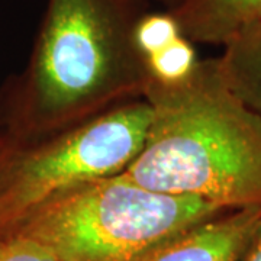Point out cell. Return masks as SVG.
<instances>
[{
  "instance_id": "obj_1",
  "label": "cell",
  "mask_w": 261,
  "mask_h": 261,
  "mask_svg": "<svg viewBox=\"0 0 261 261\" xmlns=\"http://www.w3.org/2000/svg\"><path fill=\"white\" fill-rule=\"evenodd\" d=\"M142 99L151 119L125 177L224 209L261 205V119L226 86L216 58L177 82L149 79Z\"/></svg>"
},
{
  "instance_id": "obj_2",
  "label": "cell",
  "mask_w": 261,
  "mask_h": 261,
  "mask_svg": "<svg viewBox=\"0 0 261 261\" xmlns=\"http://www.w3.org/2000/svg\"><path fill=\"white\" fill-rule=\"evenodd\" d=\"M122 0H48L28 68L2 103L5 130L68 129L142 99L149 80Z\"/></svg>"
},
{
  "instance_id": "obj_3",
  "label": "cell",
  "mask_w": 261,
  "mask_h": 261,
  "mask_svg": "<svg viewBox=\"0 0 261 261\" xmlns=\"http://www.w3.org/2000/svg\"><path fill=\"white\" fill-rule=\"evenodd\" d=\"M225 211L203 199L152 192L119 173L58 192L22 215L2 238H27L57 261H137Z\"/></svg>"
},
{
  "instance_id": "obj_4",
  "label": "cell",
  "mask_w": 261,
  "mask_h": 261,
  "mask_svg": "<svg viewBox=\"0 0 261 261\" xmlns=\"http://www.w3.org/2000/svg\"><path fill=\"white\" fill-rule=\"evenodd\" d=\"M151 119L144 99L51 134L0 132V235L67 187L122 173L138 154Z\"/></svg>"
},
{
  "instance_id": "obj_5",
  "label": "cell",
  "mask_w": 261,
  "mask_h": 261,
  "mask_svg": "<svg viewBox=\"0 0 261 261\" xmlns=\"http://www.w3.org/2000/svg\"><path fill=\"white\" fill-rule=\"evenodd\" d=\"M261 228V205L229 209L187 228L137 261H244Z\"/></svg>"
},
{
  "instance_id": "obj_6",
  "label": "cell",
  "mask_w": 261,
  "mask_h": 261,
  "mask_svg": "<svg viewBox=\"0 0 261 261\" xmlns=\"http://www.w3.org/2000/svg\"><path fill=\"white\" fill-rule=\"evenodd\" d=\"M192 44L224 45L261 20V0H181L167 10Z\"/></svg>"
},
{
  "instance_id": "obj_7",
  "label": "cell",
  "mask_w": 261,
  "mask_h": 261,
  "mask_svg": "<svg viewBox=\"0 0 261 261\" xmlns=\"http://www.w3.org/2000/svg\"><path fill=\"white\" fill-rule=\"evenodd\" d=\"M216 58L226 86L261 119V20L235 34Z\"/></svg>"
},
{
  "instance_id": "obj_8",
  "label": "cell",
  "mask_w": 261,
  "mask_h": 261,
  "mask_svg": "<svg viewBox=\"0 0 261 261\" xmlns=\"http://www.w3.org/2000/svg\"><path fill=\"white\" fill-rule=\"evenodd\" d=\"M199 58L193 44L180 35L154 54L144 58L151 80L160 83H171L181 80L193 71Z\"/></svg>"
},
{
  "instance_id": "obj_9",
  "label": "cell",
  "mask_w": 261,
  "mask_h": 261,
  "mask_svg": "<svg viewBox=\"0 0 261 261\" xmlns=\"http://www.w3.org/2000/svg\"><path fill=\"white\" fill-rule=\"evenodd\" d=\"M180 35L177 23L168 12L140 15L132 28L134 44L142 60L166 47Z\"/></svg>"
},
{
  "instance_id": "obj_10",
  "label": "cell",
  "mask_w": 261,
  "mask_h": 261,
  "mask_svg": "<svg viewBox=\"0 0 261 261\" xmlns=\"http://www.w3.org/2000/svg\"><path fill=\"white\" fill-rule=\"evenodd\" d=\"M0 261H57L49 252L34 241L20 237L0 240Z\"/></svg>"
},
{
  "instance_id": "obj_11",
  "label": "cell",
  "mask_w": 261,
  "mask_h": 261,
  "mask_svg": "<svg viewBox=\"0 0 261 261\" xmlns=\"http://www.w3.org/2000/svg\"><path fill=\"white\" fill-rule=\"evenodd\" d=\"M244 261H261V228L257 233V237H255V240H254V243L250 247V250L247 252Z\"/></svg>"
},
{
  "instance_id": "obj_12",
  "label": "cell",
  "mask_w": 261,
  "mask_h": 261,
  "mask_svg": "<svg viewBox=\"0 0 261 261\" xmlns=\"http://www.w3.org/2000/svg\"><path fill=\"white\" fill-rule=\"evenodd\" d=\"M126 6H129L130 9H134L135 12L140 13V9L142 8V5L145 3V0H122Z\"/></svg>"
},
{
  "instance_id": "obj_13",
  "label": "cell",
  "mask_w": 261,
  "mask_h": 261,
  "mask_svg": "<svg viewBox=\"0 0 261 261\" xmlns=\"http://www.w3.org/2000/svg\"><path fill=\"white\" fill-rule=\"evenodd\" d=\"M159 2L161 3V5H164V6L167 8V10H170V9H173L174 6H177L181 0H159Z\"/></svg>"
},
{
  "instance_id": "obj_14",
  "label": "cell",
  "mask_w": 261,
  "mask_h": 261,
  "mask_svg": "<svg viewBox=\"0 0 261 261\" xmlns=\"http://www.w3.org/2000/svg\"><path fill=\"white\" fill-rule=\"evenodd\" d=\"M0 240H3V238H2V235H0Z\"/></svg>"
}]
</instances>
